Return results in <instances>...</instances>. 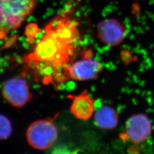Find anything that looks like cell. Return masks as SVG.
Instances as JSON below:
<instances>
[{"label": "cell", "instance_id": "cell-1", "mask_svg": "<svg viewBox=\"0 0 154 154\" xmlns=\"http://www.w3.org/2000/svg\"><path fill=\"white\" fill-rule=\"evenodd\" d=\"M79 42L78 23L71 8L66 9L46 26L42 37L24 62L39 71L45 83L62 82L64 70L74 62Z\"/></svg>", "mask_w": 154, "mask_h": 154}, {"label": "cell", "instance_id": "cell-2", "mask_svg": "<svg viewBox=\"0 0 154 154\" xmlns=\"http://www.w3.org/2000/svg\"><path fill=\"white\" fill-rule=\"evenodd\" d=\"M36 5L35 0H0V39L19 28Z\"/></svg>", "mask_w": 154, "mask_h": 154}, {"label": "cell", "instance_id": "cell-3", "mask_svg": "<svg viewBox=\"0 0 154 154\" xmlns=\"http://www.w3.org/2000/svg\"><path fill=\"white\" fill-rule=\"evenodd\" d=\"M26 139L33 149L45 150L52 146L58 138V130L52 119L33 122L26 131Z\"/></svg>", "mask_w": 154, "mask_h": 154}, {"label": "cell", "instance_id": "cell-4", "mask_svg": "<svg viewBox=\"0 0 154 154\" xmlns=\"http://www.w3.org/2000/svg\"><path fill=\"white\" fill-rule=\"evenodd\" d=\"M103 66L99 61L93 58V53L90 50L85 51L82 58L72 62L64 70L63 81L74 80L85 81L91 80L98 76L102 71Z\"/></svg>", "mask_w": 154, "mask_h": 154}, {"label": "cell", "instance_id": "cell-5", "mask_svg": "<svg viewBox=\"0 0 154 154\" xmlns=\"http://www.w3.org/2000/svg\"><path fill=\"white\" fill-rule=\"evenodd\" d=\"M2 93L6 100L17 108L25 106L32 97L28 83L21 77L13 78L5 82Z\"/></svg>", "mask_w": 154, "mask_h": 154}, {"label": "cell", "instance_id": "cell-6", "mask_svg": "<svg viewBox=\"0 0 154 154\" xmlns=\"http://www.w3.org/2000/svg\"><path fill=\"white\" fill-rule=\"evenodd\" d=\"M97 33L102 44L110 47H115L124 41L127 30L125 26L117 19L108 18L98 23Z\"/></svg>", "mask_w": 154, "mask_h": 154}, {"label": "cell", "instance_id": "cell-7", "mask_svg": "<svg viewBox=\"0 0 154 154\" xmlns=\"http://www.w3.org/2000/svg\"><path fill=\"white\" fill-rule=\"evenodd\" d=\"M152 124L149 118L143 114L131 116L126 123V134L127 138L134 144L146 142L152 134Z\"/></svg>", "mask_w": 154, "mask_h": 154}, {"label": "cell", "instance_id": "cell-8", "mask_svg": "<svg viewBox=\"0 0 154 154\" xmlns=\"http://www.w3.org/2000/svg\"><path fill=\"white\" fill-rule=\"evenodd\" d=\"M72 99L70 107L71 113L77 119L86 121L93 116L94 112V100L85 90L81 93L69 97Z\"/></svg>", "mask_w": 154, "mask_h": 154}, {"label": "cell", "instance_id": "cell-9", "mask_svg": "<svg viewBox=\"0 0 154 154\" xmlns=\"http://www.w3.org/2000/svg\"><path fill=\"white\" fill-rule=\"evenodd\" d=\"M94 122L97 126L102 129H114L118 125L119 116L114 109L105 105L95 112Z\"/></svg>", "mask_w": 154, "mask_h": 154}, {"label": "cell", "instance_id": "cell-10", "mask_svg": "<svg viewBox=\"0 0 154 154\" xmlns=\"http://www.w3.org/2000/svg\"><path fill=\"white\" fill-rule=\"evenodd\" d=\"M12 132L11 121L5 116L0 114V140L9 138Z\"/></svg>", "mask_w": 154, "mask_h": 154}]
</instances>
